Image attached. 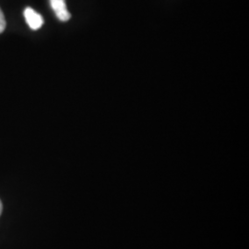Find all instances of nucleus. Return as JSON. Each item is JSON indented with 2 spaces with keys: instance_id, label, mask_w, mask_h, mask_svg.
<instances>
[{
  "instance_id": "nucleus-1",
  "label": "nucleus",
  "mask_w": 249,
  "mask_h": 249,
  "mask_svg": "<svg viewBox=\"0 0 249 249\" xmlns=\"http://www.w3.org/2000/svg\"><path fill=\"white\" fill-rule=\"evenodd\" d=\"M24 17L26 19L27 24L34 31L39 30L44 24L43 17L32 8H26L25 9V10H24Z\"/></svg>"
},
{
  "instance_id": "nucleus-2",
  "label": "nucleus",
  "mask_w": 249,
  "mask_h": 249,
  "mask_svg": "<svg viewBox=\"0 0 249 249\" xmlns=\"http://www.w3.org/2000/svg\"><path fill=\"white\" fill-rule=\"evenodd\" d=\"M50 5H51V8L53 9L56 18L59 20L68 21L71 17V13L67 9L66 0H50Z\"/></svg>"
},
{
  "instance_id": "nucleus-3",
  "label": "nucleus",
  "mask_w": 249,
  "mask_h": 249,
  "mask_svg": "<svg viewBox=\"0 0 249 249\" xmlns=\"http://www.w3.org/2000/svg\"><path fill=\"white\" fill-rule=\"evenodd\" d=\"M6 25H7V22L5 19V16L0 9V34L4 32V30L6 29Z\"/></svg>"
},
{
  "instance_id": "nucleus-4",
  "label": "nucleus",
  "mask_w": 249,
  "mask_h": 249,
  "mask_svg": "<svg viewBox=\"0 0 249 249\" xmlns=\"http://www.w3.org/2000/svg\"><path fill=\"white\" fill-rule=\"evenodd\" d=\"M2 210H3V205H2V202L0 200V216H1V213H2Z\"/></svg>"
}]
</instances>
